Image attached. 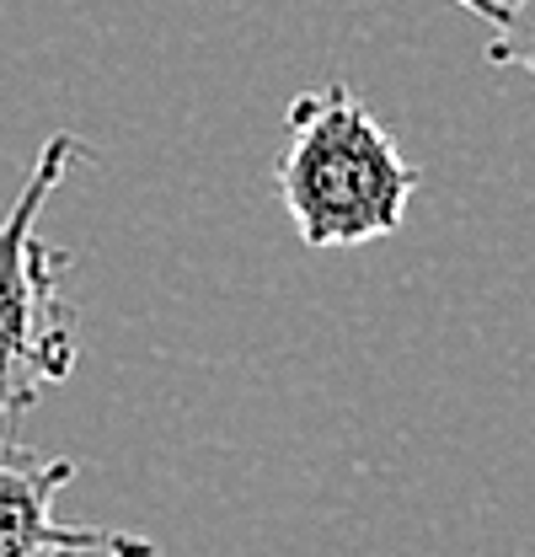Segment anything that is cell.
I'll use <instances>...</instances> for the list:
<instances>
[{
	"label": "cell",
	"mask_w": 535,
	"mask_h": 557,
	"mask_svg": "<svg viewBox=\"0 0 535 557\" xmlns=\"http://www.w3.org/2000/svg\"><path fill=\"white\" fill-rule=\"evenodd\" d=\"M273 183L311 252L391 236L418 194V166L353 86H311L284 108Z\"/></svg>",
	"instance_id": "6da1fadb"
},
{
	"label": "cell",
	"mask_w": 535,
	"mask_h": 557,
	"mask_svg": "<svg viewBox=\"0 0 535 557\" xmlns=\"http://www.w3.org/2000/svg\"><path fill=\"white\" fill-rule=\"evenodd\" d=\"M75 161H97V150L75 129L49 135L22 194L0 214V445H11L16 418L80 364V317L65 300L70 252L38 236V214Z\"/></svg>",
	"instance_id": "7a4b0ae2"
},
{
	"label": "cell",
	"mask_w": 535,
	"mask_h": 557,
	"mask_svg": "<svg viewBox=\"0 0 535 557\" xmlns=\"http://www.w3.org/2000/svg\"><path fill=\"white\" fill-rule=\"evenodd\" d=\"M75 472V456H33L16 440L0 445V557H43L91 531L54 520V493Z\"/></svg>",
	"instance_id": "3957f363"
},
{
	"label": "cell",
	"mask_w": 535,
	"mask_h": 557,
	"mask_svg": "<svg viewBox=\"0 0 535 557\" xmlns=\"http://www.w3.org/2000/svg\"><path fill=\"white\" fill-rule=\"evenodd\" d=\"M476 22H487V65L531 70L535 75V0H456Z\"/></svg>",
	"instance_id": "277c9868"
},
{
	"label": "cell",
	"mask_w": 535,
	"mask_h": 557,
	"mask_svg": "<svg viewBox=\"0 0 535 557\" xmlns=\"http://www.w3.org/2000/svg\"><path fill=\"white\" fill-rule=\"evenodd\" d=\"M43 557H161V547L145 542V536H129V531L91 525L80 542H65V547H54V553H43Z\"/></svg>",
	"instance_id": "5b68a950"
}]
</instances>
